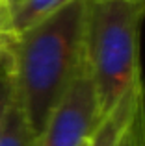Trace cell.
I'll use <instances>...</instances> for the list:
<instances>
[{
    "instance_id": "6da1fadb",
    "label": "cell",
    "mask_w": 145,
    "mask_h": 146,
    "mask_svg": "<svg viewBox=\"0 0 145 146\" xmlns=\"http://www.w3.org/2000/svg\"><path fill=\"white\" fill-rule=\"evenodd\" d=\"M89 0H72L11 43L15 98L34 137L84 68Z\"/></svg>"
},
{
    "instance_id": "7a4b0ae2",
    "label": "cell",
    "mask_w": 145,
    "mask_h": 146,
    "mask_svg": "<svg viewBox=\"0 0 145 146\" xmlns=\"http://www.w3.org/2000/svg\"><path fill=\"white\" fill-rule=\"evenodd\" d=\"M143 17L145 2L89 0L84 65L93 85L101 120L142 82L140 30Z\"/></svg>"
},
{
    "instance_id": "3957f363",
    "label": "cell",
    "mask_w": 145,
    "mask_h": 146,
    "mask_svg": "<svg viewBox=\"0 0 145 146\" xmlns=\"http://www.w3.org/2000/svg\"><path fill=\"white\" fill-rule=\"evenodd\" d=\"M101 124L97 98L84 65L62 102L50 113L34 146H82Z\"/></svg>"
},
{
    "instance_id": "277c9868",
    "label": "cell",
    "mask_w": 145,
    "mask_h": 146,
    "mask_svg": "<svg viewBox=\"0 0 145 146\" xmlns=\"http://www.w3.org/2000/svg\"><path fill=\"white\" fill-rule=\"evenodd\" d=\"M72 0H9L11 32L22 33Z\"/></svg>"
},
{
    "instance_id": "5b68a950",
    "label": "cell",
    "mask_w": 145,
    "mask_h": 146,
    "mask_svg": "<svg viewBox=\"0 0 145 146\" xmlns=\"http://www.w3.org/2000/svg\"><path fill=\"white\" fill-rule=\"evenodd\" d=\"M34 139L36 137L30 131L24 113H22L17 98L13 96L6 120H4L2 133H0V146H34Z\"/></svg>"
},
{
    "instance_id": "8992f818",
    "label": "cell",
    "mask_w": 145,
    "mask_h": 146,
    "mask_svg": "<svg viewBox=\"0 0 145 146\" xmlns=\"http://www.w3.org/2000/svg\"><path fill=\"white\" fill-rule=\"evenodd\" d=\"M17 35V33H15ZM15 35L0 46V133L4 128L7 109L15 96V82H13V57H11V43Z\"/></svg>"
},
{
    "instance_id": "52a82bcc",
    "label": "cell",
    "mask_w": 145,
    "mask_h": 146,
    "mask_svg": "<svg viewBox=\"0 0 145 146\" xmlns=\"http://www.w3.org/2000/svg\"><path fill=\"white\" fill-rule=\"evenodd\" d=\"M119 146H145V128H143V122L138 117L136 102H134V107H132L128 124L125 128L123 135H121Z\"/></svg>"
},
{
    "instance_id": "ba28073f",
    "label": "cell",
    "mask_w": 145,
    "mask_h": 146,
    "mask_svg": "<svg viewBox=\"0 0 145 146\" xmlns=\"http://www.w3.org/2000/svg\"><path fill=\"white\" fill-rule=\"evenodd\" d=\"M11 32V13H9V0H0V46L13 37Z\"/></svg>"
},
{
    "instance_id": "9c48e42d",
    "label": "cell",
    "mask_w": 145,
    "mask_h": 146,
    "mask_svg": "<svg viewBox=\"0 0 145 146\" xmlns=\"http://www.w3.org/2000/svg\"><path fill=\"white\" fill-rule=\"evenodd\" d=\"M136 111H138V117L143 122V128H145V82L143 80L138 87V94H136Z\"/></svg>"
},
{
    "instance_id": "30bf717a",
    "label": "cell",
    "mask_w": 145,
    "mask_h": 146,
    "mask_svg": "<svg viewBox=\"0 0 145 146\" xmlns=\"http://www.w3.org/2000/svg\"><path fill=\"white\" fill-rule=\"evenodd\" d=\"M87 143H89V141H87ZM87 143H84V144H82V146H87Z\"/></svg>"
},
{
    "instance_id": "8fae6325",
    "label": "cell",
    "mask_w": 145,
    "mask_h": 146,
    "mask_svg": "<svg viewBox=\"0 0 145 146\" xmlns=\"http://www.w3.org/2000/svg\"><path fill=\"white\" fill-rule=\"evenodd\" d=\"M136 2H145V0H136Z\"/></svg>"
},
{
    "instance_id": "7c38bea8",
    "label": "cell",
    "mask_w": 145,
    "mask_h": 146,
    "mask_svg": "<svg viewBox=\"0 0 145 146\" xmlns=\"http://www.w3.org/2000/svg\"><path fill=\"white\" fill-rule=\"evenodd\" d=\"M2 46H4V44H2Z\"/></svg>"
}]
</instances>
